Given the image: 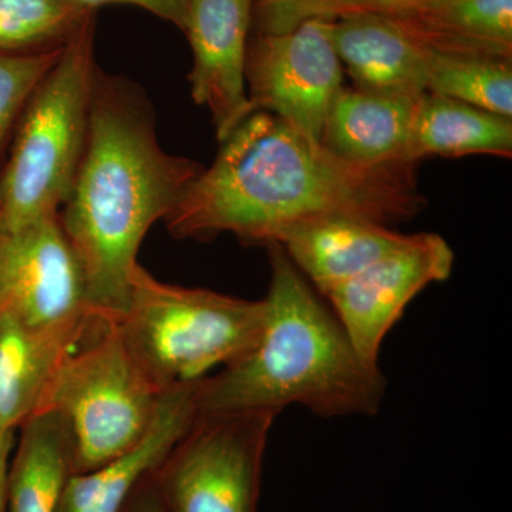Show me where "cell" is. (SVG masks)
I'll use <instances>...</instances> for the list:
<instances>
[{"label":"cell","mask_w":512,"mask_h":512,"mask_svg":"<svg viewBox=\"0 0 512 512\" xmlns=\"http://www.w3.org/2000/svg\"><path fill=\"white\" fill-rule=\"evenodd\" d=\"M417 164L353 163L274 114L258 113L224 141L165 218L177 239L231 234L244 244H276L293 228L333 218L392 225L427 207Z\"/></svg>","instance_id":"6da1fadb"},{"label":"cell","mask_w":512,"mask_h":512,"mask_svg":"<svg viewBox=\"0 0 512 512\" xmlns=\"http://www.w3.org/2000/svg\"><path fill=\"white\" fill-rule=\"evenodd\" d=\"M201 171L197 161L161 147L150 101L136 83L97 70L86 151L59 212L97 318L116 325L126 311L147 232Z\"/></svg>","instance_id":"7a4b0ae2"},{"label":"cell","mask_w":512,"mask_h":512,"mask_svg":"<svg viewBox=\"0 0 512 512\" xmlns=\"http://www.w3.org/2000/svg\"><path fill=\"white\" fill-rule=\"evenodd\" d=\"M271 282L265 323L237 362L195 384L202 414L269 412L305 407L323 419L373 416L386 396L379 365L366 362L284 248L266 245Z\"/></svg>","instance_id":"3957f363"},{"label":"cell","mask_w":512,"mask_h":512,"mask_svg":"<svg viewBox=\"0 0 512 512\" xmlns=\"http://www.w3.org/2000/svg\"><path fill=\"white\" fill-rule=\"evenodd\" d=\"M265 302L165 284L137 265L116 322L128 355L158 393L191 386L255 345Z\"/></svg>","instance_id":"277c9868"},{"label":"cell","mask_w":512,"mask_h":512,"mask_svg":"<svg viewBox=\"0 0 512 512\" xmlns=\"http://www.w3.org/2000/svg\"><path fill=\"white\" fill-rule=\"evenodd\" d=\"M96 13L63 47L62 56L20 114L0 175L3 234L59 215L72 192L89 138L97 67Z\"/></svg>","instance_id":"5b68a950"},{"label":"cell","mask_w":512,"mask_h":512,"mask_svg":"<svg viewBox=\"0 0 512 512\" xmlns=\"http://www.w3.org/2000/svg\"><path fill=\"white\" fill-rule=\"evenodd\" d=\"M160 396L110 325L64 360L36 412L52 410L66 421L72 474H82L136 446L151 426Z\"/></svg>","instance_id":"8992f818"},{"label":"cell","mask_w":512,"mask_h":512,"mask_svg":"<svg viewBox=\"0 0 512 512\" xmlns=\"http://www.w3.org/2000/svg\"><path fill=\"white\" fill-rule=\"evenodd\" d=\"M276 414H202L153 471L167 512H258Z\"/></svg>","instance_id":"52a82bcc"},{"label":"cell","mask_w":512,"mask_h":512,"mask_svg":"<svg viewBox=\"0 0 512 512\" xmlns=\"http://www.w3.org/2000/svg\"><path fill=\"white\" fill-rule=\"evenodd\" d=\"M343 72L326 19H308L278 35L259 33L248 47L249 103L254 113L274 114L320 141L330 104L343 87Z\"/></svg>","instance_id":"ba28073f"},{"label":"cell","mask_w":512,"mask_h":512,"mask_svg":"<svg viewBox=\"0 0 512 512\" xmlns=\"http://www.w3.org/2000/svg\"><path fill=\"white\" fill-rule=\"evenodd\" d=\"M454 252L437 234L410 235L393 252L338 286L326 298L353 348L366 362L379 365L387 333L409 303L431 284L451 275Z\"/></svg>","instance_id":"9c48e42d"},{"label":"cell","mask_w":512,"mask_h":512,"mask_svg":"<svg viewBox=\"0 0 512 512\" xmlns=\"http://www.w3.org/2000/svg\"><path fill=\"white\" fill-rule=\"evenodd\" d=\"M0 308L37 328L93 315L59 215L0 235Z\"/></svg>","instance_id":"30bf717a"},{"label":"cell","mask_w":512,"mask_h":512,"mask_svg":"<svg viewBox=\"0 0 512 512\" xmlns=\"http://www.w3.org/2000/svg\"><path fill=\"white\" fill-rule=\"evenodd\" d=\"M256 0H190L183 32L194 63L191 97L210 110L218 140L254 114L248 99V35Z\"/></svg>","instance_id":"8fae6325"},{"label":"cell","mask_w":512,"mask_h":512,"mask_svg":"<svg viewBox=\"0 0 512 512\" xmlns=\"http://www.w3.org/2000/svg\"><path fill=\"white\" fill-rule=\"evenodd\" d=\"M109 323L94 315L37 328L0 308V431H15L36 413L64 360Z\"/></svg>","instance_id":"7c38bea8"},{"label":"cell","mask_w":512,"mask_h":512,"mask_svg":"<svg viewBox=\"0 0 512 512\" xmlns=\"http://www.w3.org/2000/svg\"><path fill=\"white\" fill-rule=\"evenodd\" d=\"M195 384L161 393L151 426L136 446L96 470L67 478L56 512H120L190 429L197 417Z\"/></svg>","instance_id":"4fadbf2b"},{"label":"cell","mask_w":512,"mask_h":512,"mask_svg":"<svg viewBox=\"0 0 512 512\" xmlns=\"http://www.w3.org/2000/svg\"><path fill=\"white\" fill-rule=\"evenodd\" d=\"M326 30L357 89L407 97L427 93L430 52L392 18L355 13L326 19Z\"/></svg>","instance_id":"5bb4252c"},{"label":"cell","mask_w":512,"mask_h":512,"mask_svg":"<svg viewBox=\"0 0 512 512\" xmlns=\"http://www.w3.org/2000/svg\"><path fill=\"white\" fill-rule=\"evenodd\" d=\"M417 100L342 87L330 104L320 141L357 164L416 163L410 146Z\"/></svg>","instance_id":"9a60e30c"},{"label":"cell","mask_w":512,"mask_h":512,"mask_svg":"<svg viewBox=\"0 0 512 512\" xmlns=\"http://www.w3.org/2000/svg\"><path fill=\"white\" fill-rule=\"evenodd\" d=\"M409 237L375 222L333 218L293 228L276 244L326 298Z\"/></svg>","instance_id":"2e32d148"},{"label":"cell","mask_w":512,"mask_h":512,"mask_svg":"<svg viewBox=\"0 0 512 512\" xmlns=\"http://www.w3.org/2000/svg\"><path fill=\"white\" fill-rule=\"evenodd\" d=\"M392 19L429 52L512 59V0H434Z\"/></svg>","instance_id":"e0dca14e"},{"label":"cell","mask_w":512,"mask_h":512,"mask_svg":"<svg viewBox=\"0 0 512 512\" xmlns=\"http://www.w3.org/2000/svg\"><path fill=\"white\" fill-rule=\"evenodd\" d=\"M10 461L8 512H56L72 476V440L66 421L52 410L23 421Z\"/></svg>","instance_id":"ac0fdd59"},{"label":"cell","mask_w":512,"mask_h":512,"mask_svg":"<svg viewBox=\"0 0 512 512\" xmlns=\"http://www.w3.org/2000/svg\"><path fill=\"white\" fill-rule=\"evenodd\" d=\"M491 154L511 158L512 120L439 94L424 93L414 109L410 157Z\"/></svg>","instance_id":"d6986e66"},{"label":"cell","mask_w":512,"mask_h":512,"mask_svg":"<svg viewBox=\"0 0 512 512\" xmlns=\"http://www.w3.org/2000/svg\"><path fill=\"white\" fill-rule=\"evenodd\" d=\"M427 93L512 117L511 60L430 52Z\"/></svg>","instance_id":"ffe728a7"},{"label":"cell","mask_w":512,"mask_h":512,"mask_svg":"<svg viewBox=\"0 0 512 512\" xmlns=\"http://www.w3.org/2000/svg\"><path fill=\"white\" fill-rule=\"evenodd\" d=\"M92 15L69 0H0V53L63 47Z\"/></svg>","instance_id":"44dd1931"},{"label":"cell","mask_w":512,"mask_h":512,"mask_svg":"<svg viewBox=\"0 0 512 512\" xmlns=\"http://www.w3.org/2000/svg\"><path fill=\"white\" fill-rule=\"evenodd\" d=\"M63 47L23 55L0 53V157L10 143L20 114L59 62Z\"/></svg>","instance_id":"7402d4cb"},{"label":"cell","mask_w":512,"mask_h":512,"mask_svg":"<svg viewBox=\"0 0 512 512\" xmlns=\"http://www.w3.org/2000/svg\"><path fill=\"white\" fill-rule=\"evenodd\" d=\"M326 0H256L262 35L291 32L305 20L316 18Z\"/></svg>","instance_id":"603a6c76"},{"label":"cell","mask_w":512,"mask_h":512,"mask_svg":"<svg viewBox=\"0 0 512 512\" xmlns=\"http://www.w3.org/2000/svg\"><path fill=\"white\" fill-rule=\"evenodd\" d=\"M433 2L434 0H326L320 6L316 18L335 19L339 16L355 15V13H372V15L393 18Z\"/></svg>","instance_id":"cb8c5ba5"},{"label":"cell","mask_w":512,"mask_h":512,"mask_svg":"<svg viewBox=\"0 0 512 512\" xmlns=\"http://www.w3.org/2000/svg\"><path fill=\"white\" fill-rule=\"evenodd\" d=\"M76 8L87 13H96L101 6L131 5L144 9L151 15L173 23L177 28L183 29L185 15H187L190 0H69Z\"/></svg>","instance_id":"d4e9b609"},{"label":"cell","mask_w":512,"mask_h":512,"mask_svg":"<svg viewBox=\"0 0 512 512\" xmlns=\"http://www.w3.org/2000/svg\"><path fill=\"white\" fill-rule=\"evenodd\" d=\"M120 512H167L154 484L153 473L137 485Z\"/></svg>","instance_id":"484cf974"},{"label":"cell","mask_w":512,"mask_h":512,"mask_svg":"<svg viewBox=\"0 0 512 512\" xmlns=\"http://www.w3.org/2000/svg\"><path fill=\"white\" fill-rule=\"evenodd\" d=\"M15 447V431H0V512H8L10 454Z\"/></svg>","instance_id":"4316f807"},{"label":"cell","mask_w":512,"mask_h":512,"mask_svg":"<svg viewBox=\"0 0 512 512\" xmlns=\"http://www.w3.org/2000/svg\"><path fill=\"white\" fill-rule=\"evenodd\" d=\"M0 235H2V224H0Z\"/></svg>","instance_id":"83f0119b"}]
</instances>
